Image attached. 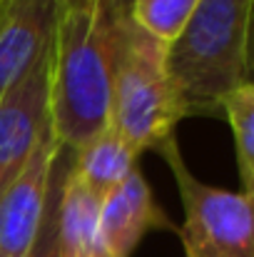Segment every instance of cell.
Here are the masks:
<instances>
[{
    "label": "cell",
    "mask_w": 254,
    "mask_h": 257,
    "mask_svg": "<svg viewBox=\"0 0 254 257\" xmlns=\"http://www.w3.org/2000/svg\"><path fill=\"white\" fill-rule=\"evenodd\" d=\"M73 168L85 185L105 200L130 172L137 170V153L110 125L75 150Z\"/></svg>",
    "instance_id": "obj_10"
},
{
    "label": "cell",
    "mask_w": 254,
    "mask_h": 257,
    "mask_svg": "<svg viewBox=\"0 0 254 257\" xmlns=\"http://www.w3.org/2000/svg\"><path fill=\"white\" fill-rule=\"evenodd\" d=\"M252 0H199L167 45V70L187 117H222V100L242 85Z\"/></svg>",
    "instance_id": "obj_3"
},
{
    "label": "cell",
    "mask_w": 254,
    "mask_h": 257,
    "mask_svg": "<svg viewBox=\"0 0 254 257\" xmlns=\"http://www.w3.org/2000/svg\"><path fill=\"white\" fill-rule=\"evenodd\" d=\"M155 230L177 232L167 212L157 205L145 175L132 170L102 200L95 257H130L142 237Z\"/></svg>",
    "instance_id": "obj_7"
},
{
    "label": "cell",
    "mask_w": 254,
    "mask_h": 257,
    "mask_svg": "<svg viewBox=\"0 0 254 257\" xmlns=\"http://www.w3.org/2000/svg\"><path fill=\"white\" fill-rule=\"evenodd\" d=\"M157 155L167 163L182 200L177 230L187 257H254V197L197 180L187 168L177 138Z\"/></svg>",
    "instance_id": "obj_4"
},
{
    "label": "cell",
    "mask_w": 254,
    "mask_h": 257,
    "mask_svg": "<svg viewBox=\"0 0 254 257\" xmlns=\"http://www.w3.org/2000/svg\"><path fill=\"white\" fill-rule=\"evenodd\" d=\"M222 117L234 135V153L239 165L242 192L254 197V85L234 87L222 100Z\"/></svg>",
    "instance_id": "obj_11"
},
{
    "label": "cell",
    "mask_w": 254,
    "mask_h": 257,
    "mask_svg": "<svg viewBox=\"0 0 254 257\" xmlns=\"http://www.w3.org/2000/svg\"><path fill=\"white\" fill-rule=\"evenodd\" d=\"M63 0H8L0 20V97L55 45Z\"/></svg>",
    "instance_id": "obj_8"
},
{
    "label": "cell",
    "mask_w": 254,
    "mask_h": 257,
    "mask_svg": "<svg viewBox=\"0 0 254 257\" xmlns=\"http://www.w3.org/2000/svg\"><path fill=\"white\" fill-rule=\"evenodd\" d=\"M199 0H130V15L140 30L169 45L179 38Z\"/></svg>",
    "instance_id": "obj_12"
},
{
    "label": "cell",
    "mask_w": 254,
    "mask_h": 257,
    "mask_svg": "<svg viewBox=\"0 0 254 257\" xmlns=\"http://www.w3.org/2000/svg\"><path fill=\"white\" fill-rule=\"evenodd\" d=\"M58 140L53 130L38 145L28 168L0 192V257H28L45 212Z\"/></svg>",
    "instance_id": "obj_6"
},
{
    "label": "cell",
    "mask_w": 254,
    "mask_h": 257,
    "mask_svg": "<svg viewBox=\"0 0 254 257\" xmlns=\"http://www.w3.org/2000/svg\"><path fill=\"white\" fill-rule=\"evenodd\" d=\"M63 3H70V0H63Z\"/></svg>",
    "instance_id": "obj_16"
},
{
    "label": "cell",
    "mask_w": 254,
    "mask_h": 257,
    "mask_svg": "<svg viewBox=\"0 0 254 257\" xmlns=\"http://www.w3.org/2000/svg\"><path fill=\"white\" fill-rule=\"evenodd\" d=\"M100 207L102 200L85 185L75 168L70 165L63 180L58 210V240L63 257H95Z\"/></svg>",
    "instance_id": "obj_9"
},
{
    "label": "cell",
    "mask_w": 254,
    "mask_h": 257,
    "mask_svg": "<svg viewBox=\"0 0 254 257\" xmlns=\"http://www.w3.org/2000/svg\"><path fill=\"white\" fill-rule=\"evenodd\" d=\"M5 8H8V0H0V20H3V15H5Z\"/></svg>",
    "instance_id": "obj_15"
},
{
    "label": "cell",
    "mask_w": 254,
    "mask_h": 257,
    "mask_svg": "<svg viewBox=\"0 0 254 257\" xmlns=\"http://www.w3.org/2000/svg\"><path fill=\"white\" fill-rule=\"evenodd\" d=\"M184 117V102L167 70V45L137 28L125 0L117 20L110 125L140 155L169 143Z\"/></svg>",
    "instance_id": "obj_2"
},
{
    "label": "cell",
    "mask_w": 254,
    "mask_h": 257,
    "mask_svg": "<svg viewBox=\"0 0 254 257\" xmlns=\"http://www.w3.org/2000/svg\"><path fill=\"white\" fill-rule=\"evenodd\" d=\"M242 83L254 85V0L252 13H249V25H247V43H244V70H242Z\"/></svg>",
    "instance_id": "obj_14"
},
{
    "label": "cell",
    "mask_w": 254,
    "mask_h": 257,
    "mask_svg": "<svg viewBox=\"0 0 254 257\" xmlns=\"http://www.w3.org/2000/svg\"><path fill=\"white\" fill-rule=\"evenodd\" d=\"M55 48V45H53ZM53 50L0 97V192L28 168L50 125Z\"/></svg>",
    "instance_id": "obj_5"
},
{
    "label": "cell",
    "mask_w": 254,
    "mask_h": 257,
    "mask_svg": "<svg viewBox=\"0 0 254 257\" xmlns=\"http://www.w3.org/2000/svg\"><path fill=\"white\" fill-rule=\"evenodd\" d=\"M125 0L63 3L50 73V125L60 145L80 150L110 127L117 20Z\"/></svg>",
    "instance_id": "obj_1"
},
{
    "label": "cell",
    "mask_w": 254,
    "mask_h": 257,
    "mask_svg": "<svg viewBox=\"0 0 254 257\" xmlns=\"http://www.w3.org/2000/svg\"><path fill=\"white\" fill-rule=\"evenodd\" d=\"M73 158H75V150L58 143V153H55V160H53V172H50L48 200H45V212H43L38 237H35L33 250L28 257H63L60 255V240H58V210H60L63 180L73 165Z\"/></svg>",
    "instance_id": "obj_13"
}]
</instances>
